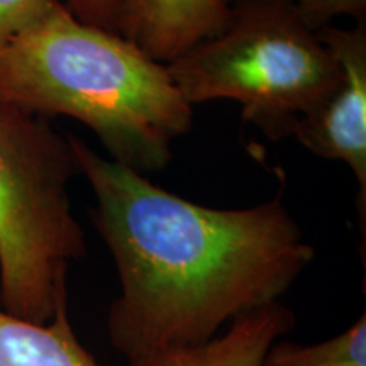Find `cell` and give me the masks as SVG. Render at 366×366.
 <instances>
[{
    "label": "cell",
    "instance_id": "obj_1",
    "mask_svg": "<svg viewBox=\"0 0 366 366\" xmlns=\"http://www.w3.org/2000/svg\"><path fill=\"white\" fill-rule=\"evenodd\" d=\"M68 139L121 282L107 332L127 366L207 345L232 319L280 300L314 262L282 192L248 209L205 207Z\"/></svg>",
    "mask_w": 366,
    "mask_h": 366
},
{
    "label": "cell",
    "instance_id": "obj_2",
    "mask_svg": "<svg viewBox=\"0 0 366 366\" xmlns=\"http://www.w3.org/2000/svg\"><path fill=\"white\" fill-rule=\"evenodd\" d=\"M0 105L89 126L112 162L163 172L194 109L167 65L122 34L85 24L58 0L0 54Z\"/></svg>",
    "mask_w": 366,
    "mask_h": 366
},
{
    "label": "cell",
    "instance_id": "obj_3",
    "mask_svg": "<svg viewBox=\"0 0 366 366\" xmlns=\"http://www.w3.org/2000/svg\"><path fill=\"white\" fill-rule=\"evenodd\" d=\"M190 107L229 99L268 139L292 136L342 80L337 59L290 0H242L216 38L167 65Z\"/></svg>",
    "mask_w": 366,
    "mask_h": 366
},
{
    "label": "cell",
    "instance_id": "obj_4",
    "mask_svg": "<svg viewBox=\"0 0 366 366\" xmlns=\"http://www.w3.org/2000/svg\"><path fill=\"white\" fill-rule=\"evenodd\" d=\"M80 168L49 121L0 105V305L46 324L68 304L70 263L86 253L68 183Z\"/></svg>",
    "mask_w": 366,
    "mask_h": 366
},
{
    "label": "cell",
    "instance_id": "obj_5",
    "mask_svg": "<svg viewBox=\"0 0 366 366\" xmlns=\"http://www.w3.org/2000/svg\"><path fill=\"white\" fill-rule=\"evenodd\" d=\"M319 39L340 63L342 80L320 107L297 121L292 136L315 157L342 162L358 183V216H366V19L353 27L326 26Z\"/></svg>",
    "mask_w": 366,
    "mask_h": 366
},
{
    "label": "cell",
    "instance_id": "obj_6",
    "mask_svg": "<svg viewBox=\"0 0 366 366\" xmlns=\"http://www.w3.org/2000/svg\"><path fill=\"white\" fill-rule=\"evenodd\" d=\"M231 14L232 6L226 0H124L119 34L168 65L194 46L221 34Z\"/></svg>",
    "mask_w": 366,
    "mask_h": 366
},
{
    "label": "cell",
    "instance_id": "obj_7",
    "mask_svg": "<svg viewBox=\"0 0 366 366\" xmlns=\"http://www.w3.org/2000/svg\"><path fill=\"white\" fill-rule=\"evenodd\" d=\"M294 327V310L272 302L232 319L227 331L207 345L141 366H259L268 347Z\"/></svg>",
    "mask_w": 366,
    "mask_h": 366
},
{
    "label": "cell",
    "instance_id": "obj_8",
    "mask_svg": "<svg viewBox=\"0 0 366 366\" xmlns=\"http://www.w3.org/2000/svg\"><path fill=\"white\" fill-rule=\"evenodd\" d=\"M0 366H100L81 345L68 304L46 324L16 317L0 309Z\"/></svg>",
    "mask_w": 366,
    "mask_h": 366
},
{
    "label": "cell",
    "instance_id": "obj_9",
    "mask_svg": "<svg viewBox=\"0 0 366 366\" xmlns=\"http://www.w3.org/2000/svg\"><path fill=\"white\" fill-rule=\"evenodd\" d=\"M259 366H366V314L345 332L315 345L277 340Z\"/></svg>",
    "mask_w": 366,
    "mask_h": 366
},
{
    "label": "cell",
    "instance_id": "obj_10",
    "mask_svg": "<svg viewBox=\"0 0 366 366\" xmlns=\"http://www.w3.org/2000/svg\"><path fill=\"white\" fill-rule=\"evenodd\" d=\"M229 6H234L242 0H226ZM297 12L310 29L319 31L331 26L336 17L347 16L355 21L366 19V0H290Z\"/></svg>",
    "mask_w": 366,
    "mask_h": 366
},
{
    "label": "cell",
    "instance_id": "obj_11",
    "mask_svg": "<svg viewBox=\"0 0 366 366\" xmlns=\"http://www.w3.org/2000/svg\"><path fill=\"white\" fill-rule=\"evenodd\" d=\"M58 0H0V54Z\"/></svg>",
    "mask_w": 366,
    "mask_h": 366
},
{
    "label": "cell",
    "instance_id": "obj_12",
    "mask_svg": "<svg viewBox=\"0 0 366 366\" xmlns=\"http://www.w3.org/2000/svg\"><path fill=\"white\" fill-rule=\"evenodd\" d=\"M124 0H65L76 19L100 29L119 33V14Z\"/></svg>",
    "mask_w": 366,
    "mask_h": 366
}]
</instances>
